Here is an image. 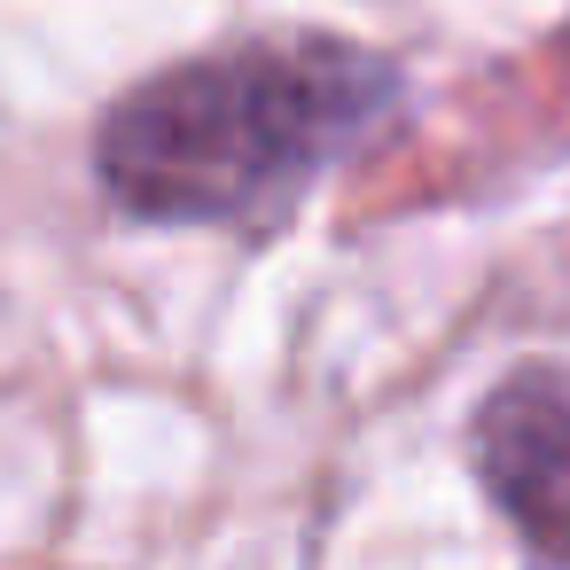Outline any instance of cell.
<instances>
[{"label": "cell", "mask_w": 570, "mask_h": 570, "mask_svg": "<svg viewBox=\"0 0 570 570\" xmlns=\"http://www.w3.org/2000/svg\"><path fill=\"white\" fill-rule=\"evenodd\" d=\"M406 118V63L344 32H243L134 79L87 141L102 204L165 235H274Z\"/></svg>", "instance_id": "6da1fadb"}, {"label": "cell", "mask_w": 570, "mask_h": 570, "mask_svg": "<svg viewBox=\"0 0 570 570\" xmlns=\"http://www.w3.org/2000/svg\"><path fill=\"white\" fill-rule=\"evenodd\" d=\"M469 469L508 531L570 570V360H515L469 414Z\"/></svg>", "instance_id": "7a4b0ae2"}]
</instances>
